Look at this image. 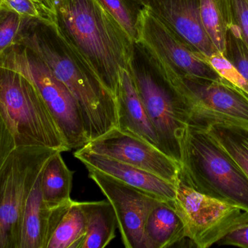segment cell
<instances>
[{
	"mask_svg": "<svg viewBox=\"0 0 248 248\" xmlns=\"http://www.w3.org/2000/svg\"><path fill=\"white\" fill-rule=\"evenodd\" d=\"M206 131L248 178V128L218 123L210 125Z\"/></svg>",
	"mask_w": 248,
	"mask_h": 248,
	"instance_id": "cell-22",
	"label": "cell"
},
{
	"mask_svg": "<svg viewBox=\"0 0 248 248\" xmlns=\"http://www.w3.org/2000/svg\"><path fill=\"white\" fill-rule=\"evenodd\" d=\"M86 218L87 236L82 248H104L116 237L114 209L108 200L80 202Z\"/></svg>",
	"mask_w": 248,
	"mask_h": 248,
	"instance_id": "cell-18",
	"label": "cell"
},
{
	"mask_svg": "<svg viewBox=\"0 0 248 248\" xmlns=\"http://www.w3.org/2000/svg\"><path fill=\"white\" fill-rule=\"evenodd\" d=\"M58 151L48 161L41 175V188L44 200L58 205L71 200L74 172L71 171Z\"/></svg>",
	"mask_w": 248,
	"mask_h": 248,
	"instance_id": "cell-19",
	"label": "cell"
},
{
	"mask_svg": "<svg viewBox=\"0 0 248 248\" xmlns=\"http://www.w3.org/2000/svg\"><path fill=\"white\" fill-rule=\"evenodd\" d=\"M186 237L185 225L173 201H161L149 214L144 225V248H166Z\"/></svg>",
	"mask_w": 248,
	"mask_h": 248,
	"instance_id": "cell-17",
	"label": "cell"
},
{
	"mask_svg": "<svg viewBox=\"0 0 248 248\" xmlns=\"http://www.w3.org/2000/svg\"><path fill=\"white\" fill-rule=\"evenodd\" d=\"M58 150L17 147L0 170V248H20L25 209L45 165Z\"/></svg>",
	"mask_w": 248,
	"mask_h": 248,
	"instance_id": "cell-6",
	"label": "cell"
},
{
	"mask_svg": "<svg viewBox=\"0 0 248 248\" xmlns=\"http://www.w3.org/2000/svg\"><path fill=\"white\" fill-rule=\"evenodd\" d=\"M16 147L14 137L0 114V170Z\"/></svg>",
	"mask_w": 248,
	"mask_h": 248,
	"instance_id": "cell-29",
	"label": "cell"
},
{
	"mask_svg": "<svg viewBox=\"0 0 248 248\" xmlns=\"http://www.w3.org/2000/svg\"><path fill=\"white\" fill-rule=\"evenodd\" d=\"M16 43L34 52L66 86L81 111L89 141L117 128L114 95L62 37L54 22L25 17Z\"/></svg>",
	"mask_w": 248,
	"mask_h": 248,
	"instance_id": "cell-1",
	"label": "cell"
},
{
	"mask_svg": "<svg viewBox=\"0 0 248 248\" xmlns=\"http://www.w3.org/2000/svg\"><path fill=\"white\" fill-rule=\"evenodd\" d=\"M24 17L0 3V55L16 43Z\"/></svg>",
	"mask_w": 248,
	"mask_h": 248,
	"instance_id": "cell-25",
	"label": "cell"
},
{
	"mask_svg": "<svg viewBox=\"0 0 248 248\" xmlns=\"http://www.w3.org/2000/svg\"><path fill=\"white\" fill-rule=\"evenodd\" d=\"M0 114L17 147L71 150L36 87L20 73L0 66Z\"/></svg>",
	"mask_w": 248,
	"mask_h": 248,
	"instance_id": "cell-5",
	"label": "cell"
},
{
	"mask_svg": "<svg viewBox=\"0 0 248 248\" xmlns=\"http://www.w3.org/2000/svg\"><path fill=\"white\" fill-rule=\"evenodd\" d=\"M0 66L14 70L33 83L71 149H78L88 144L84 120L75 99L34 52L21 44H13L0 55Z\"/></svg>",
	"mask_w": 248,
	"mask_h": 248,
	"instance_id": "cell-7",
	"label": "cell"
},
{
	"mask_svg": "<svg viewBox=\"0 0 248 248\" xmlns=\"http://www.w3.org/2000/svg\"><path fill=\"white\" fill-rule=\"evenodd\" d=\"M233 25L248 46V0H230Z\"/></svg>",
	"mask_w": 248,
	"mask_h": 248,
	"instance_id": "cell-28",
	"label": "cell"
},
{
	"mask_svg": "<svg viewBox=\"0 0 248 248\" xmlns=\"http://www.w3.org/2000/svg\"><path fill=\"white\" fill-rule=\"evenodd\" d=\"M86 236L85 215L80 202L73 200L54 231L47 248H82Z\"/></svg>",
	"mask_w": 248,
	"mask_h": 248,
	"instance_id": "cell-21",
	"label": "cell"
},
{
	"mask_svg": "<svg viewBox=\"0 0 248 248\" xmlns=\"http://www.w3.org/2000/svg\"><path fill=\"white\" fill-rule=\"evenodd\" d=\"M222 53L248 83V46L234 25L227 31L225 48Z\"/></svg>",
	"mask_w": 248,
	"mask_h": 248,
	"instance_id": "cell-24",
	"label": "cell"
},
{
	"mask_svg": "<svg viewBox=\"0 0 248 248\" xmlns=\"http://www.w3.org/2000/svg\"><path fill=\"white\" fill-rule=\"evenodd\" d=\"M163 66L186 96L189 125L204 129L218 123L248 128V93L244 90L224 77L208 80L178 77Z\"/></svg>",
	"mask_w": 248,
	"mask_h": 248,
	"instance_id": "cell-9",
	"label": "cell"
},
{
	"mask_svg": "<svg viewBox=\"0 0 248 248\" xmlns=\"http://www.w3.org/2000/svg\"><path fill=\"white\" fill-rule=\"evenodd\" d=\"M114 17L132 41L139 39L140 13L142 7L132 0H98Z\"/></svg>",
	"mask_w": 248,
	"mask_h": 248,
	"instance_id": "cell-23",
	"label": "cell"
},
{
	"mask_svg": "<svg viewBox=\"0 0 248 248\" xmlns=\"http://www.w3.org/2000/svg\"><path fill=\"white\" fill-rule=\"evenodd\" d=\"M90 178L110 202L125 248H144V230L147 217L160 199L112 176L88 170Z\"/></svg>",
	"mask_w": 248,
	"mask_h": 248,
	"instance_id": "cell-11",
	"label": "cell"
},
{
	"mask_svg": "<svg viewBox=\"0 0 248 248\" xmlns=\"http://www.w3.org/2000/svg\"><path fill=\"white\" fill-rule=\"evenodd\" d=\"M53 22L116 99L134 41L98 0H55Z\"/></svg>",
	"mask_w": 248,
	"mask_h": 248,
	"instance_id": "cell-2",
	"label": "cell"
},
{
	"mask_svg": "<svg viewBox=\"0 0 248 248\" xmlns=\"http://www.w3.org/2000/svg\"><path fill=\"white\" fill-rule=\"evenodd\" d=\"M201 16L211 42L224 52L227 31L233 25L230 0H201Z\"/></svg>",
	"mask_w": 248,
	"mask_h": 248,
	"instance_id": "cell-20",
	"label": "cell"
},
{
	"mask_svg": "<svg viewBox=\"0 0 248 248\" xmlns=\"http://www.w3.org/2000/svg\"><path fill=\"white\" fill-rule=\"evenodd\" d=\"M173 205L183 221L186 238L199 248L217 244L229 233L248 222V210L197 192L180 179Z\"/></svg>",
	"mask_w": 248,
	"mask_h": 248,
	"instance_id": "cell-8",
	"label": "cell"
},
{
	"mask_svg": "<svg viewBox=\"0 0 248 248\" xmlns=\"http://www.w3.org/2000/svg\"><path fill=\"white\" fill-rule=\"evenodd\" d=\"M116 104L117 128L141 138L161 150L154 126L137 93L129 71L125 68H121Z\"/></svg>",
	"mask_w": 248,
	"mask_h": 248,
	"instance_id": "cell-16",
	"label": "cell"
},
{
	"mask_svg": "<svg viewBox=\"0 0 248 248\" xmlns=\"http://www.w3.org/2000/svg\"><path fill=\"white\" fill-rule=\"evenodd\" d=\"M132 1H134L136 4H138V5L140 6V7L144 8V0H132Z\"/></svg>",
	"mask_w": 248,
	"mask_h": 248,
	"instance_id": "cell-32",
	"label": "cell"
},
{
	"mask_svg": "<svg viewBox=\"0 0 248 248\" xmlns=\"http://www.w3.org/2000/svg\"><path fill=\"white\" fill-rule=\"evenodd\" d=\"M206 59L221 77L248 93L247 81L222 52H218Z\"/></svg>",
	"mask_w": 248,
	"mask_h": 248,
	"instance_id": "cell-26",
	"label": "cell"
},
{
	"mask_svg": "<svg viewBox=\"0 0 248 248\" xmlns=\"http://www.w3.org/2000/svg\"><path fill=\"white\" fill-rule=\"evenodd\" d=\"M41 175L26 203L20 248H47L57 226L73 202L71 199L58 205L46 203L42 196Z\"/></svg>",
	"mask_w": 248,
	"mask_h": 248,
	"instance_id": "cell-15",
	"label": "cell"
},
{
	"mask_svg": "<svg viewBox=\"0 0 248 248\" xmlns=\"http://www.w3.org/2000/svg\"><path fill=\"white\" fill-rule=\"evenodd\" d=\"M74 155L87 170H95L108 175L160 200L173 201L176 198V185L153 173L106 156L94 154L84 147L77 149Z\"/></svg>",
	"mask_w": 248,
	"mask_h": 248,
	"instance_id": "cell-14",
	"label": "cell"
},
{
	"mask_svg": "<svg viewBox=\"0 0 248 248\" xmlns=\"http://www.w3.org/2000/svg\"><path fill=\"white\" fill-rule=\"evenodd\" d=\"M34 1L40 4L48 13L52 16V17H54V8L49 0H34Z\"/></svg>",
	"mask_w": 248,
	"mask_h": 248,
	"instance_id": "cell-31",
	"label": "cell"
},
{
	"mask_svg": "<svg viewBox=\"0 0 248 248\" xmlns=\"http://www.w3.org/2000/svg\"><path fill=\"white\" fill-rule=\"evenodd\" d=\"M0 3L23 17L53 22V17L34 0H0Z\"/></svg>",
	"mask_w": 248,
	"mask_h": 248,
	"instance_id": "cell-27",
	"label": "cell"
},
{
	"mask_svg": "<svg viewBox=\"0 0 248 248\" xmlns=\"http://www.w3.org/2000/svg\"><path fill=\"white\" fill-rule=\"evenodd\" d=\"M128 70L163 152L181 163V140L189 125L186 96L157 57L140 41L132 44Z\"/></svg>",
	"mask_w": 248,
	"mask_h": 248,
	"instance_id": "cell-3",
	"label": "cell"
},
{
	"mask_svg": "<svg viewBox=\"0 0 248 248\" xmlns=\"http://www.w3.org/2000/svg\"><path fill=\"white\" fill-rule=\"evenodd\" d=\"M138 40L178 77L222 78L206 57L191 48L144 7L140 13Z\"/></svg>",
	"mask_w": 248,
	"mask_h": 248,
	"instance_id": "cell-10",
	"label": "cell"
},
{
	"mask_svg": "<svg viewBox=\"0 0 248 248\" xmlns=\"http://www.w3.org/2000/svg\"><path fill=\"white\" fill-rule=\"evenodd\" d=\"M144 7L197 52L206 58L218 53L207 34L201 0H144Z\"/></svg>",
	"mask_w": 248,
	"mask_h": 248,
	"instance_id": "cell-13",
	"label": "cell"
},
{
	"mask_svg": "<svg viewBox=\"0 0 248 248\" xmlns=\"http://www.w3.org/2000/svg\"><path fill=\"white\" fill-rule=\"evenodd\" d=\"M84 148L153 173L173 184L179 182L181 166L177 162L147 141L118 128L92 140Z\"/></svg>",
	"mask_w": 248,
	"mask_h": 248,
	"instance_id": "cell-12",
	"label": "cell"
},
{
	"mask_svg": "<svg viewBox=\"0 0 248 248\" xmlns=\"http://www.w3.org/2000/svg\"><path fill=\"white\" fill-rule=\"evenodd\" d=\"M49 2H50V4H52V7H53L54 8V4H55V0H49Z\"/></svg>",
	"mask_w": 248,
	"mask_h": 248,
	"instance_id": "cell-33",
	"label": "cell"
},
{
	"mask_svg": "<svg viewBox=\"0 0 248 248\" xmlns=\"http://www.w3.org/2000/svg\"><path fill=\"white\" fill-rule=\"evenodd\" d=\"M217 245L248 248V222L229 233Z\"/></svg>",
	"mask_w": 248,
	"mask_h": 248,
	"instance_id": "cell-30",
	"label": "cell"
},
{
	"mask_svg": "<svg viewBox=\"0 0 248 248\" xmlns=\"http://www.w3.org/2000/svg\"><path fill=\"white\" fill-rule=\"evenodd\" d=\"M179 179L197 192L248 210V178L206 129L188 125L181 140Z\"/></svg>",
	"mask_w": 248,
	"mask_h": 248,
	"instance_id": "cell-4",
	"label": "cell"
}]
</instances>
